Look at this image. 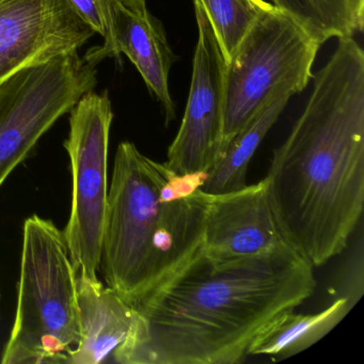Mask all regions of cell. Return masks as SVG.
<instances>
[{"label":"cell","instance_id":"5bb4252c","mask_svg":"<svg viewBox=\"0 0 364 364\" xmlns=\"http://www.w3.org/2000/svg\"><path fill=\"white\" fill-rule=\"evenodd\" d=\"M291 97L283 95L270 102L225 144L201 191L221 195L246 186L247 172L253 155Z\"/></svg>","mask_w":364,"mask_h":364},{"label":"cell","instance_id":"6da1fadb","mask_svg":"<svg viewBox=\"0 0 364 364\" xmlns=\"http://www.w3.org/2000/svg\"><path fill=\"white\" fill-rule=\"evenodd\" d=\"M314 267L293 249L218 261L200 251L134 304L112 358L121 364H236L257 336L314 293Z\"/></svg>","mask_w":364,"mask_h":364},{"label":"cell","instance_id":"7c38bea8","mask_svg":"<svg viewBox=\"0 0 364 364\" xmlns=\"http://www.w3.org/2000/svg\"><path fill=\"white\" fill-rule=\"evenodd\" d=\"M80 340L68 353L70 364H100L124 342L135 310L97 279L77 274Z\"/></svg>","mask_w":364,"mask_h":364},{"label":"cell","instance_id":"3957f363","mask_svg":"<svg viewBox=\"0 0 364 364\" xmlns=\"http://www.w3.org/2000/svg\"><path fill=\"white\" fill-rule=\"evenodd\" d=\"M165 164L132 142L119 144L102 242L106 284L134 306L201 251L212 195L199 189L184 199L159 197Z\"/></svg>","mask_w":364,"mask_h":364},{"label":"cell","instance_id":"30bf717a","mask_svg":"<svg viewBox=\"0 0 364 364\" xmlns=\"http://www.w3.org/2000/svg\"><path fill=\"white\" fill-rule=\"evenodd\" d=\"M287 249L293 248L274 218L265 181L212 195L201 249L206 257L235 261Z\"/></svg>","mask_w":364,"mask_h":364},{"label":"cell","instance_id":"9a60e30c","mask_svg":"<svg viewBox=\"0 0 364 364\" xmlns=\"http://www.w3.org/2000/svg\"><path fill=\"white\" fill-rule=\"evenodd\" d=\"M274 6L323 46L363 31L364 0H272Z\"/></svg>","mask_w":364,"mask_h":364},{"label":"cell","instance_id":"e0dca14e","mask_svg":"<svg viewBox=\"0 0 364 364\" xmlns=\"http://www.w3.org/2000/svg\"><path fill=\"white\" fill-rule=\"evenodd\" d=\"M75 14L82 18L91 31L103 38V46H97L85 57L95 65L105 58L117 59L120 63L121 55L117 48L114 38V5L116 0H68Z\"/></svg>","mask_w":364,"mask_h":364},{"label":"cell","instance_id":"52a82bcc","mask_svg":"<svg viewBox=\"0 0 364 364\" xmlns=\"http://www.w3.org/2000/svg\"><path fill=\"white\" fill-rule=\"evenodd\" d=\"M65 146L71 161L72 208L63 235L76 272L97 279L108 199V146L114 120L107 92L85 95L70 110Z\"/></svg>","mask_w":364,"mask_h":364},{"label":"cell","instance_id":"2e32d148","mask_svg":"<svg viewBox=\"0 0 364 364\" xmlns=\"http://www.w3.org/2000/svg\"><path fill=\"white\" fill-rule=\"evenodd\" d=\"M201 6L228 61L255 21L272 7L264 0H193Z\"/></svg>","mask_w":364,"mask_h":364},{"label":"cell","instance_id":"8992f818","mask_svg":"<svg viewBox=\"0 0 364 364\" xmlns=\"http://www.w3.org/2000/svg\"><path fill=\"white\" fill-rule=\"evenodd\" d=\"M78 52L16 72L0 84V186L40 138L97 85Z\"/></svg>","mask_w":364,"mask_h":364},{"label":"cell","instance_id":"4fadbf2b","mask_svg":"<svg viewBox=\"0 0 364 364\" xmlns=\"http://www.w3.org/2000/svg\"><path fill=\"white\" fill-rule=\"evenodd\" d=\"M355 302L348 296H342L314 314H296L295 310L283 313L255 338L248 355H267L277 360L293 357L327 336Z\"/></svg>","mask_w":364,"mask_h":364},{"label":"cell","instance_id":"7a4b0ae2","mask_svg":"<svg viewBox=\"0 0 364 364\" xmlns=\"http://www.w3.org/2000/svg\"><path fill=\"white\" fill-rule=\"evenodd\" d=\"M264 178L277 223L313 267L340 255L364 208V52L341 38Z\"/></svg>","mask_w":364,"mask_h":364},{"label":"cell","instance_id":"ba28073f","mask_svg":"<svg viewBox=\"0 0 364 364\" xmlns=\"http://www.w3.org/2000/svg\"><path fill=\"white\" fill-rule=\"evenodd\" d=\"M193 6L198 42L191 90L180 131L165 163L178 174L210 171L223 144L225 57L205 12L197 3Z\"/></svg>","mask_w":364,"mask_h":364},{"label":"cell","instance_id":"9c48e42d","mask_svg":"<svg viewBox=\"0 0 364 364\" xmlns=\"http://www.w3.org/2000/svg\"><path fill=\"white\" fill-rule=\"evenodd\" d=\"M93 35L68 0H0V84L25 68L78 52Z\"/></svg>","mask_w":364,"mask_h":364},{"label":"cell","instance_id":"277c9868","mask_svg":"<svg viewBox=\"0 0 364 364\" xmlns=\"http://www.w3.org/2000/svg\"><path fill=\"white\" fill-rule=\"evenodd\" d=\"M78 340L77 272L65 235L33 215L23 228L16 318L1 363H68Z\"/></svg>","mask_w":364,"mask_h":364},{"label":"cell","instance_id":"ac0fdd59","mask_svg":"<svg viewBox=\"0 0 364 364\" xmlns=\"http://www.w3.org/2000/svg\"><path fill=\"white\" fill-rule=\"evenodd\" d=\"M122 1L131 9L137 10V11L146 10V0H122Z\"/></svg>","mask_w":364,"mask_h":364},{"label":"cell","instance_id":"5b68a950","mask_svg":"<svg viewBox=\"0 0 364 364\" xmlns=\"http://www.w3.org/2000/svg\"><path fill=\"white\" fill-rule=\"evenodd\" d=\"M321 46L274 5L259 16L225 61L221 151L270 102L306 88Z\"/></svg>","mask_w":364,"mask_h":364},{"label":"cell","instance_id":"8fae6325","mask_svg":"<svg viewBox=\"0 0 364 364\" xmlns=\"http://www.w3.org/2000/svg\"><path fill=\"white\" fill-rule=\"evenodd\" d=\"M114 38L119 54L125 55L144 78L165 114L166 127L176 119V104L169 90V73L176 57L165 29L148 9H131L122 0L114 5Z\"/></svg>","mask_w":364,"mask_h":364}]
</instances>
